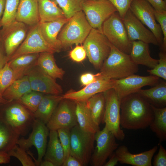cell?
Listing matches in <instances>:
<instances>
[{
  "label": "cell",
  "mask_w": 166,
  "mask_h": 166,
  "mask_svg": "<svg viewBox=\"0 0 166 166\" xmlns=\"http://www.w3.org/2000/svg\"><path fill=\"white\" fill-rule=\"evenodd\" d=\"M7 153L10 156H14L17 158L23 166H36L35 162L28 155L27 151L17 144Z\"/></svg>",
  "instance_id": "cell-39"
},
{
  "label": "cell",
  "mask_w": 166,
  "mask_h": 166,
  "mask_svg": "<svg viewBox=\"0 0 166 166\" xmlns=\"http://www.w3.org/2000/svg\"><path fill=\"white\" fill-rule=\"evenodd\" d=\"M115 83V79L101 77L79 90L68 92L62 95L63 98L75 102H85L97 94L113 89Z\"/></svg>",
  "instance_id": "cell-19"
},
{
  "label": "cell",
  "mask_w": 166,
  "mask_h": 166,
  "mask_svg": "<svg viewBox=\"0 0 166 166\" xmlns=\"http://www.w3.org/2000/svg\"><path fill=\"white\" fill-rule=\"evenodd\" d=\"M52 1H55V0H51Z\"/></svg>",
  "instance_id": "cell-56"
},
{
  "label": "cell",
  "mask_w": 166,
  "mask_h": 166,
  "mask_svg": "<svg viewBox=\"0 0 166 166\" xmlns=\"http://www.w3.org/2000/svg\"><path fill=\"white\" fill-rule=\"evenodd\" d=\"M10 101L4 99L2 96L0 94V104H5Z\"/></svg>",
  "instance_id": "cell-54"
},
{
  "label": "cell",
  "mask_w": 166,
  "mask_h": 166,
  "mask_svg": "<svg viewBox=\"0 0 166 166\" xmlns=\"http://www.w3.org/2000/svg\"><path fill=\"white\" fill-rule=\"evenodd\" d=\"M70 154L77 158L83 166L90 161L93 148L95 133L82 130L77 124L70 129Z\"/></svg>",
  "instance_id": "cell-7"
},
{
  "label": "cell",
  "mask_w": 166,
  "mask_h": 166,
  "mask_svg": "<svg viewBox=\"0 0 166 166\" xmlns=\"http://www.w3.org/2000/svg\"><path fill=\"white\" fill-rule=\"evenodd\" d=\"M102 30L110 43L121 51L130 54L132 42L128 39L123 20L117 12L104 22Z\"/></svg>",
  "instance_id": "cell-5"
},
{
  "label": "cell",
  "mask_w": 166,
  "mask_h": 166,
  "mask_svg": "<svg viewBox=\"0 0 166 166\" xmlns=\"http://www.w3.org/2000/svg\"><path fill=\"white\" fill-rule=\"evenodd\" d=\"M129 55L135 64L144 65L150 69L154 68L159 61L158 59L151 56L148 44L140 41L132 42V49Z\"/></svg>",
  "instance_id": "cell-23"
},
{
  "label": "cell",
  "mask_w": 166,
  "mask_h": 166,
  "mask_svg": "<svg viewBox=\"0 0 166 166\" xmlns=\"http://www.w3.org/2000/svg\"><path fill=\"white\" fill-rule=\"evenodd\" d=\"M120 125L129 130L144 129L154 118L150 104L138 93L128 95L120 100Z\"/></svg>",
  "instance_id": "cell-1"
},
{
  "label": "cell",
  "mask_w": 166,
  "mask_h": 166,
  "mask_svg": "<svg viewBox=\"0 0 166 166\" xmlns=\"http://www.w3.org/2000/svg\"><path fill=\"white\" fill-rule=\"evenodd\" d=\"M19 136L0 117V152H7L17 144Z\"/></svg>",
  "instance_id": "cell-33"
},
{
  "label": "cell",
  "mask_w": 166,
  "mask_h": 166,
  "mask_svg": "<svg viewBox=\"0 0 166 166\" xmlns=\"http://www.w3.org/2000/svg\"><path fill=\"white\" fill-rule=\"evenodd\" d=\"M81 6L82 10L92 27L101 33L104 22L117 12L114 6L108 0H83Z\"/></svg>",
  "instance_id": "cell-9"
},
{
  "label": "cell",
  "mask_w": 166,
  "mask_h": 166,
  "mask_svg": "<svg viewBox=\"0 0 166 166\" xmlns=\"http://www.w3.org/2000/svg\"><path fill=\"white\" fill-rule=\"evenodd\" d=\"M158 149L157 146L144 152L137 154L131 153L124 145L118 147L115 153L119 162L134 166H151L152 158Z\"/></svg>",
  "instance_id": "cell-20"
},
{
  "label": "cell",
  "mask_w": 166,
  "mask_h": 166,
  "mask_svg": "<svg viewBox=\"0 0 166 166\" xmlns=\"http://www.w3.org/2000/svg\"><path fill=\"white\" fill-rule=\"evenodd\" d=\"M32 91L48 94L59 95L62 93L61 86L38 66L35 65L26 75Z\"/></svg>",
  "instance_id": "cell-17"
},
{
  "label": "cell",
  "mask_w": 166,
  "mask_h": 166,
  "mask_svg": "<svg viewBox=\"0 0 166 166\" xmlns=\"http://www.w3.org/2000/svg\"><path fill=\"white\" fill-rule=\"evenodd\" d=\"M116 139L105 125L102 130H99L95 133L96 146L90 160L92 165H104L108 158L118 147Z\"/></svg>",
  "instance_id": "cell-10"
},
{
  "label": "cell",
  "mask_w": 166,
  "mask_h": 166,
  "mask_svg": "<svg viewBox=\"0 0 166 166\" xmlns=\"http://www.w3.org/2000/svg\"><path fill=\"white\" fill-rule=\"evenodd\" d=\"M122 20L130 41H140L148 44L159 46L153 33L144 25L130 9Z\"/></svg>",
  "instance_id": "cell-18"
},
{
  "label": "cell",
  "mask_w": 166,
  "mask_h": 166,
  "mask_svg": "<svg viewBox=\"0 0 166 166\" xmlns=\"http://www.w3.org/2000/svg\"><path fill=\"white\" fill-rule=\"evenodd\" d=\"M154 118L149 126L161 142L166 139V107L159 108L151 105Z\"/></svg>",
  "instance_id": "cell-32"
},
{
  "label": "cell",
  "mask_w": 166,
  "mask_h": 166,
  "mask_svg": "<svg viewBox=\"0 0 166 166\" xmlns=\"http://www.w3.org/2000/svg\"><path fill=\"white\" fill-rule=\"evenodd\" d=\"M76 102V114L77 123L83 130L95 133L100 130L94 122L85 102Z\"/></svg>",
  "instance_id": "cell-28"
},
{
  "label": "cell",
  "mask_w": 166,
  "mask_h": 166,
  "mask_svg": "<svg viewBox=\"0 0 166 166\" xmlns=\"http://www.w3.org/2000/svg\"><path fill=\"white\" fill-rule=\"evenodd\" d=\"M32 91L27 75L14 81L4 91L3 97L11 101L19 99L23 95Z\"/></svg>",
  "instance_id": "cell-30"
},
{
  "label": "cell",
  "mask_w": 166,
  "mask_h": 166,
  "mask_svg": "<svg viewBox=\"0 0 166 166\" xmlns=\"http://www.w3.org/2000/svg\"><path fill=\"white\" fill-rule=\"evenodd\" d=\"M0 117L20 136L27 135L35 119L34 113L17 100L4 104Z\"/></svg>",
  "instance_id": "cell-3"
},
{
  "label": "cell",
  "mask_w": 166,
  "mask_h": 166,
  "mask_svg": "<svg viewBox=\"0 0 166 166\" xmlns=\"http://www.w3.org/2000/svg\"><path fill=\"white\" fill-rule=\"evenodd\" d=\"M83 0H55L63 11L65 16L70 19L77 13L82 10Z\"/></svg>",
  "instance_id": "cell-37"
},
{
  "label": "cell",
  "mask_w": 166,
  "mask_h": 166,
  "mask_svg": "<svg viewBox=\"0 0 166 166\" xmlns=\"http://www.w3.org/2000/svg\"><path fill=\"white\" fill-rule=\"evenodd\" d=\"M62 166H83V165L77 158L70 154L64 160Z\"/></svg>",
  "instance_id": "cell-48"
},
{
  "label": "cell",
  "mask_w": 166,
  "mask_h": 166,
  "mask_svg": "<svg viewBox=\"0 0 166 166\" xmlns=\"http://www.w3.org/2000/svg\"><path fill=\"white\" fill-rule=\"evenodd\" d=\"M109 157V160L105 163L104 166H114L116 165L119 162V160L115 152H113Z\"/></svg>",
  "instance_id": "cell-50"
},
{
  "label": "cell",
  "mask_w": 166,
  "mask_h": 166,
  "mask_svg": "<svg viewBox=\"0 0 166 166\" xmlns=\"http://www.w3.org/2000/svg\"><path fill=\"white\" fill-rule=\"evenodd\" d=\"M20 0H6L5 9L0 20L2 27L5 26L15 20Z\"/></svg>",
  "instance_id": "cell-36"
},
{
  "label": "cell",
  "mask_w": 166,
  "mask_h": 166,
  "mask_svg": "<svg viewBox=\"0 0 166 166\" xmlns=\"http://www.w3.org/2000/svg\"><path fill=\"white\" fill-rule=\"evenodd\" d=\"M154 14L156 20L160 26L163 35L162 44L160 47L161 50L166 51V11L159 12L154 9Z\"/></svg>",
  "instance_id": "cell-42"
},
{
  "label": "cell",
  "mask_w": 166,
  "mask_h": 166,
  "mask_svg": "<svg viewBox=\"0 0 166 166\" xmlns=\"http://www.w3.org/2000/svg\"><path fill=\"white\" fill-rule=\"evenodd\" d=\"M86 103L94 122L99 126L102 123L105 110V101L104 92L93 95Z\"/></svg>",
  "instance_id": "cell-31"
},
{
  "label": "cell",
  "mask_w": 166,
  "mask_h": 166,
  "mask_svg": "<svg viewBox=\"0 0 166 166\" xmlns=\"http://www.w3.org/2000/svg\"><path fill=\"white\" fill-rule=\"evenodd\" d=\"M24 23L16 20L2 27L0 30V40L2 43L7 61L26 37L27 29Z\"/></svg>",
  "instance_id": "cell-14"
},
{
  "label": "cell",
  "mask_w": 166,
  "mask_h": 166,
  "mask_svg": "<svg viewBox=\"0 0 166 166\" xmlns=\"http://www.w3.org/2000/svg\"><path fill=\"white\" fill-rule=\"evenodd\" d=\"M160 81L152 87L139 90L137 92L151 105L159 108L166 107V82Z\"/></svg>",
  "instance_id": "cell-25"
},
{
  "label": "cell",
  "mask_w": 166,
  "mask_h": 166,
  "mask_svg": "<svg viewBox=\"0 0 166 166\" xmlns=\"http://www.w3.org/2000/svg\"><path fill=\"white\" fill-rule=\"evenodd\" d=\"M39 23L31 26L24 41L10 58L8 61L24 54L45 52L53 53L57 52L43 38L39 29Z\"/></svg>",
  "instance_id": "cell-13"
},
{
  "label": "cell",
  "mask_w": 166,
  "mask_h": 166,
  "mask_svg": "<svg viewBox=\"0 0 166 166\" xmlns=\"http://www.w3.org/2000/svg\"><path fill=\"white\" fill-rule=\"evenodd\" d=\"M32 131L26 139L22 138L18 140L17 144L26 151L30 148L34 146L36 148L38 158L35 163L36 166H39L42 160L46 148L47 139L49 130L46 124L35 119L32 126Z\"/></svg>",
  "instance_id": "cell-11"
},
{
  "label": "cell",
  "mask_w": 166,
  "mask_h": 166,
  "mask_svg": "<svg viewBox=\"0 0 166 166\" xmlns=\"http://www.w3.org/2000/svg\"><path fill=\"white\" fill-rule=\"evenodd\" d=\"M1 27V26L0 20V28Z\"/></svg>",
  "instance_id": "cell-55"
},
{
  "label": "cell",
  "mask_w": 166,
  "mask_h": 166,
  "mask_svg": "<svg viewBox=\"0 0 166 166\" xmlns=\"http://www.w3.org/2000/svg\"><path fill=\"white\" fill-rule=\"evenodd\" d=\"M83 43L89 61L96 69H100L110 53V42L102 33L92 28Z\"/></svg>",
  "instance_id": "cell-6"
},
{
  "label": "cell",
  "mask_w": 166,
  "mask_h": 166,
  "mask_svg": "<svg viewBox=\"0 0 166 166\" xmlns=\"http://www.w3.org/2000/svg\"><path fill=\"white\" fill-rule=\"evenodd\" d=\"M40 22H49L65 18L62 10L51 0H38Z\"/></svg>",
  "instance_id": "cell-29"
},
{
  "label": "cell",
  "mask_w": 166,
  "mask_h": 166,
  "mask_svg": "<svg viewBox=\"0 0 166 166\" xmlns=\"http://www.w3.org/2000/svg\"><path fill=\"white\" fill-rule=\"evenodd\" d=\"M130 9L136 17L153 33L161 47L163 35L160 26L155 18L152 6L146 0H133Z\"/></svg>",
  "instance_id": "cell-15"
},
{
  "label": "cell",
  "mask_w": 166,
  "mask_h": 166,
  "mask_svg": "<svg viewBox=\"0 0 166 166\" xmlns=\"http://www.w3.org/2000/svg\"><path fill=\"white\" fill-rule=\"evenodd\" d=\"M158 63L153 69L147 70L150 75L157 76L166 80V52L161 49L159 54Z\"/></svg>",
  "instance_id": "cell-40"
},
{
  "label": "cell",
  "mask_w": 166,
  "mask_h": 166,
  "mask_svg": "<svg viewBox=\"0 0 166 166\" xmlns=\"http://www.w3.org/2000/svg\"><path fill=\"white\" fill-rule=\"evenodd\" d=\"M62 95H44L34 115L35 119L46 124L60 102Z\"/></svg>",
  "instance_id": "cell-24"
},
{
  "label": "cell",
  "mask_w": 166,
  "mask_h": 166,
  "mask_svg": "<svg viewBox=\"0 0 166 166\" xmlns=\"http://www.w3.org/2000/svg\"><path fill=\"white\" fill-rule=\"evenodd\" d=\"M43 96L42 93L32 91L17 100L34 113L37 109Z\"/></svg>",
  "instance_id": "cell-38"
},
{
  "label": "cell",
  "mask_w": 166,
  "mask_h": 166,
  "mask_svg": "<svg viewBox=\"0 0 166 166\" xmlns=\"http://www.w3.org/2000/svg\"><path fill=\"white\" fill-rule=\"evenodd\" d=\"M92 28L82 11L77 13L69 20L62 29L57 38L62 48L84 42Z\"/></svg>",
  "instance_id": "cell-4"
},
{
  "label": "cell",
  "mask_w": 166,
  "mask_h": 166,
  "mask_svg": "<svg viewBox=\"0 0 166 166\" xmlns=\"http://www.w3.org/2000/svg\"><path fill=\"white\" fill-rule=\"evenodd\" d=\"M40 166H55L54 164L51 162L47 160H45L42 161L40 164Z\"/></svg>",
  "instance_id": "cell-53"
},
{
  "label": "cell",
  "mask_w": 166,
  "mask_h": 166,
  "mask_svg": "<svg viewBox=\"0 0 166 166\" xmlns=\"http://www.w3.org/2000/svg\"><path fill=\"white\" fill-rule=\"evenodd\" d=\"M69 19L65 18L51 22L39 23V29L43 38L57 52H60L63 48L61 42L57 38L59 33Z\"/></svg>",
  "instance_id": "cell-21"
},
{
  "label": "cell",
  "mask_w": 166,
  "mask_h": 166,
  "mask_svg": "<svg viewBox=\"0 0 166 166\" xmlns=\"http://www.w3.org/2000/svg\"></svg>",
  "instance_id": "cell-57"
},
{
  "label": "cell",
  "mask_w": 166,
  "mask_h": 166,
  "mask_svg": "<svg viewBox=\"0 0 166 166\" xmlns=\"http://www.w3.org/2000/svg\"><path fill=\"white\" fill-rule=\"evenodd\" d=\"M6 1V0H0V20L4 12Z\"/></svg>",
  "instance_id": "cell-52"
},
{
  "label": "cell",
  "mask_w": 166,
  "mask_h": 166,
  "mask_svg": "<svg viewBox=\"0 0 166 166\" xmlns=\"http://www.w3.org/2000/svg\"><path fill=\"white\" fill-rule=\"evenodd\" d=\"M153 164L154 166H166V150L161 144L158 153L154 157Z\"/></svg>",
  "instance_id": "cell-45"
},
{
  "label": "cell",
  "mask_w": 166,
  "mask_h": 166,
  "mask_svg": "<svg viewBox=\"0 0 166 166\" xmlns=\"http://www.w3.org/2000/svg\"><path fill=\"white\" fill-rule=\"evenodd\" d=\"M39 54L34 53L23 54L8 62L13 70L25 75L28 71L36 65Z\"/></svg>",
  "instance_id": "cell-34"
},
{
  "label": "cell",
  "mask_w": 166,
  "mask_h": 166,
  "mask_svg": "<svg viewBox=\"0 0 166 166\" xmlns=\"http://www.w3.org/2000/svg\"><path fill=\"white\" fill-rule=\"evenodd\" d=\"M156 11L163 12L166 11V1L163 0H146Z\"/></svg>",
  "instance_id": "cell-47"
},
{
  "label": "cell",
  "mask_w": 166,
  "mask_h": 166,
  "mask_svg": "<svg viewBox=\"0 0 166 166\" xmlns=\"http://www.w3.org/2000/svg\"><path fill=\"white\" fill-rule=\"evenodd\" d=\"M57 131L60 141L63 149L65 160L70 155L71 148L70 129L64 128H60L58 129Z\"/></svg>",
  "instance_id": "cell-41"
},
{
  "label": "cell",
  "mask_w": 166,
  "mask_h": 166,
  "mask_svg": "<svg viewBox=\"0 0 166 166\" xmlns=\"http://www.w3.org/2000/svg\"><path fill=\"white\" fill-rule=\"evenodd\" d=\"M76 102L62 99L59 103L46 124L49 130L60 128L70 129L78 124L76 114Z\"/></svg>",
  "instance_id": "cell-12"
},
{
  "label": "cell",
  "mask_w": 166,
  "mask_h": 166,
  "mask_svg": "<svg viewBox=\"0 0 166 166\" xmlns=\"http://www.w3.org/2000/svg\"><path fill=\"white\" fill-rule=\"evenodd\" d=\"M102 77L100 72L96 74L89 73L82 74L80 77V81L82 85L86 86Z\"/></svg>",
  "instance_id": "cell-46"
},
{
  "label": "cell",
  "mask_w": 166,
  "mask_h": 166,
  "mask_svg": "<svg viewBox=\"0 0 166 166\" xmlns=\"http://www.w3.org/2000/svg\"><path fill=\"white\" fill-rule=\"evenodd\" d=\"M104 93L105 108L102 123L105 124V125L116 139L122 141L125 135L120 127V100L113 89Z\"/></svg>",
  "instance_id": "cell-8"
},
{
  "label": "cell",
  "mask_w": 166,
  "mask_h": 166,
  "mask_svg": "<svg viewBox=\"0 0 166 166\" xmlns=\"http://www.w3.org/2000/svg\"><path fill=\"white\" fill-rule=\"evenodd\" d=\"M110 48V53L100 69L102 77L119 79L138 72V65L132 61L129 55L121 51L111 43Z\"/></svg>",
  "instance_id": "cell-2"
},
{
  "label": "cell",
  "mask_w": 166,
  "mask_h": 166,
  "mask_svg": "<svg viewBox=\"0 0 166 166\" xmlns=\"http://www.w3.org/2000/svg\"><path fill=\"white\" fill-rule=\"evenodd\" d=\"M115 80L113 89L120 100L129 94L137 93L145 86H154L159 81V77L153 75L140 76L132 74L124 78Z\"/></svg>",
  "instance_id": "cell-16"
},
{
  "label": "cell",
  "mask_w": 166,
  "mask_h": 166,
  "mask_svg": "<svg viewBox=\"0 0 166 166\" xmlns=\"http://www.w3.org/2000/svg\"><path fill=\"white\" fill-rule=\"evenodd\" d=\"M116 9L120 17L123 19L130 9L133 0H108Z\"/></svg>",
  "instance_id": "cell-43"
},
{
  "label": "cell",
  "mask_w": 166,
  "mask_h": 166,
  "mask_svg": "<svg viewBox=\"0 0 166 166\" xmlns=\"http://www.w3.org/2000/svg\"><path fill=\"white\" fill-rule=\"evenodd\" d=\"M8 62L5 50L2 42L0 40V69Z\"/></svg>",
  "instance_id": "cell-49"
},
{
  "label": "cell",
  "mask_w": 166,
  "mask_h": 166,
  "mask_svg": "<svg viewBox=\"0 0 166 166\" xmlns=\"http://www.w3.org/2000/svg\"><path fill=\"white\" fill-rule=\"evenodd\" d=\"M49 136L45 160L50 161L55 166H62L64 160V154L57 131L49 130Z\"/></svg>",
  "instance_id": "cell-26"
},
{
  "label": "cell",
  "mask_w": 166,
  "mask_h": 166,
  "mask_svg": "<svg viewBox=\"0 0 166 166\" xmlns=\"http://www.w3.org/2000/svg\"><path fill=\"white\" fill-rule=\"evenodd\" d=\"M69 56L73 61L80 62L83 61L87 56L85 50L83 46L77 45L70 51Z\"/></svg>",
  "instance_id": "cell-44"
},
{
  "label": "cell",
  "mask_w": 166,
  "mask_h": 166,
  "mask_svg": "<svg viewBox=\"0 0 166 166\" xmlns=\"http://www.w3.org/2000/svg\"><path fill=\"white\" fill-rule=\"evenodd\" d=\"M10 156L6 152H0V164H5L10 162Z\"/></svg>",
  "instance_id": "cell-51"
},
{
  "label": "cell",
  "mask_w": 166,
  "mask_h": 166,
  "mask_svg": "<svg viewBox=\"0 0 166 166\" xmlns=\"http://www.w3.org/2000/svg\"><path fill=\"white\" fill-rule=\"evenodd\" d=\"M53 53L45 52L39 53L36 62L42 71L55 79H62L65 71L57 65Z\"/></svg>",
  "instance_id": "cell-27"
},
{
  "label": "cell",
  "mask_w": 166,
  "mask_h": 166,
  "mask_svg": "<svg viewBox=\"0 0 166 166\" xmlns=\"http://www.w3.org/2000/svg\"><path fill=\"white\" fill-rule=\"evenodd\" d=\"M15 20L31 26L39 23L38 0H20Z\"/></svg>",
  "instance_id": "cell-22"
},
{
  "label": "cell",
  "mask_w": 166,
  "mask_h": 166,
  "mask_svg": "<svg viewBox=\"0 0 166 166\" xmlns=\"http://www.w3.org/2000/svg\"><path fill=\"white\" fill-rule=\"evenodd\" d=\"M24 76L13 70L7 62L0 69V94L2 96L4 91L10 85Z\"/></svg>",
  "instance_id": "cell-35"
}]
</instances>
